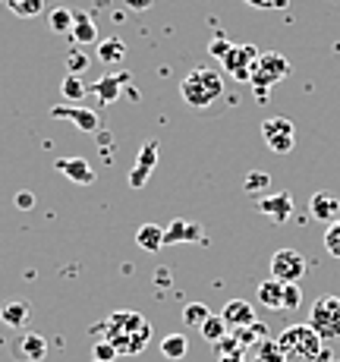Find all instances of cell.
Returning <instances> with one entry per match:
<instances>
[{
    "instance_id": "4",
    "label": "cell",
    "mask_w": 340,
    "mask_h": 362,
    "mask_svg": "<svg viewBox=\"0 0 340 362\" xmlns=\"http://www.w3.org/2000/svg\"><path fill=\"white\" fill-rule=\"evenodd\" d=\"M277 344L287 353V359H300V362H318V356L324 353V340L318 337L309 325H290L283 334H277Z\"/></svg>"
},
{
    "instance_id": "1",
    "label": "cell",
    "mask_w": 340,
    "mask_h": 362,
    "mask_svg": "<svg viewBox=\"0 0 340 362\" xmlns=\"http://www.w3.org/2000/svg\"><path fill=\"white\" fill-rule=\"evenodd\" d=\"M101 337L110 340V344L117 346V353H123V356H136V353H142L145 346H148L151 325H148V318H142L139 312L123 309V312H114V315L104 322Z\"/></svg>"
},
{
    "instance_id": "20",
    "label": "cell",
    "mask_w": 340,
    "mask_h": 362,
    "mask_svg": "<svg viewBox=\"0 0 340 362\" xmlns=\"http://www.w3.org/2000/svg\"><path fill=\"white\" fill-rule=\"evenodd\" d=\"M29 315H32V305L25 303V299L6 303L4 309H0V318H4V325H6V328H13V331H23L25 325H29Z\"/></svg>"
},
{
    "instance_id": "16",
    "label": "cell",
    "mask_w": 340,
    "mask_h": 362,
    "mask_svg": "<svg viewBox=\"0 0 340 362\" xmlns=\"http://www.w3.org/2000/svg\"><path fill=\"white\" fill-rule=\"evenodd\" d=\"M158 164V142L155 139H148V142L142 145V151H139V161H136V170L129 173V186H145V180L151 177V170H155Z\"/></svg>"
},
{
    "instance_id": "3",
    "label": "cell",
    "mask_w": 340,
    "mask_h": 362,
    "mask_svg": "<svg viewBox=\"0 0 340 362\" xmlns=\"http://www.w3.org/2000/svg\"><path fill=\"white\" fill-rule=\"evenodd\" d=\"M290 73H293V66H290V60L283 57V54H277V51L259 54V60L252 64V73H249V82H252V88H255V98L268 101V88L277 86V82H283Z\"/></svg>"
},
{
    "instance_id": "6",
    "label": "cell",
    "mask_w": 340,
    "mask_h": 362,
    "mask_svg": "<svg viewBox=\"0 0 340 362\" xmlns=\"http://www.w3.org/2000/svg\"><path fill=\"white\" fill-rule=\"evenodd\" d=\"M309 271V262L296 249H277L271 255V277L281 284H300Z\"/></svg>"
},
{
    "instance_id": "26",
    "label": "cell",
    "mask_w": 340,
    "mask_h": 362,
    "mask_svg": "<svg viewBox=\"0 0 340 362\" xmlns=\"http://www.w3.org/2000/svg\"><path fill=\"white\" fill-rule=\"evenodd\" d=\"M161 353L168 359H183L186 353H189V340H186V334H168V337L161 340Z\"/></svg>"
},
{
    "instance_id": "29",
    "label": "cell",
    "mask_w": 340,
    "mask_h": 362,
    "mask_svg": "<svg viewBox=\"0 0 340 362\" xmlns=\"http://www.w3.org/2000/svg\"><path fill=\"white\" fill-rule=\"evenodd\" d=\"M208 315H211V309H208L205 303H189L183 309V322L189 325V328H202V322H205Z\"/></svg>"
},
{
    "instance_id": "11",
    "label": "cell",
    "mask_w": 340,
    "mask_h": 362,
    "mask_svg": "<svg viewBox=\"0 0 340 362\" xmlns=\"http://www.w3.org/2000/svg\"><path fill=\"white\" fill-rule=\"evenodd\" d=\"M13 356L16 359H25V362H41L47 356V340L41 334H32V331H23L16 337V346H13Z\"/></svg>"
},
{
    "instance_id": "25",
    "label": "cell",
    "mask_w": 340,
    "mask_h": 362,
    "mask_svg": "<svg viewBox=\"0 0 340 362\" xmlns=\"http://www.w3.org/2000/svg\"><path fill=\"white\" fill-rule=\"evenodd\" d=\"M4 6L19 19H35L45 13V0H4Z\"/></svg>"
},
{
    "instance_id": "40",
    "label": "cell",
    "mask_w": 340,
    "mask_h": 362,
    "mask_svg": "<svg viewBox=\"0 0 340 362\" xmlns=\"http://www.w3.org/2000/svg\"><path fill=\"white\" fill-rule=\"evenodd\" d=\"M0 6H4V0H0Z\"/></svg>"
},
{
    "instance_id": "7",
    "label": "cell",
    "mask_w": 340,
    "mask_h": 362,
    "mask_svg": "<svg viewBox=\"0 0 340 362\" xmlns=\"http://www.w3.org/2000/svg\"><path fill=\"white\" fill-rule=\"evenodd\" d=\"M262 139L268 142V148H271L274 155H290L296 145L293 120H287V117H268V120L262 123Z\"/></svg>"
},
{
    "instance_id": "28",
    "label": "cell",
    "mask_w": 340,
    "mask_h": 362,
    "mask_svg": "<svg viewBox=\"0 0 340 362\" xmlns=\"http://www.w3.org/2000/svg\"><path fill=\"white\" fill-rule=\"evenodd\" d=\"M60 95H64L66 101H82V98H86V82H82L79 76H69L66 73V79L60 82Z\"/></svg>"
},
{
    "instance_id": "8",
    "label": "cell",
    "mask_w": 340,
    "mask_h": 362,
    "mask_svg": "<svg viewBox=\"0 0 340 362\" xmlns=\"http://www.w3.org/2000/svg\"><path fill=\"white\" fill-rule=\"evenodd\" d=\"M259 60V51L252 45H230V51L221 57V66L240 82H249V73H252V64Z\"/></svg>"
},
{
    "instance_id": "17",
    "label": "cell",
    "mask_w": 340,
    "mask_h": 362,
    "mask_svg": "<svg viewBox=\"0 0 340 362\" xmlns=\"http://www.w3.org/2000/svg\"><path fill=\"white\" fill-rule=\"evenodd\" d=\"M246 362H287V353L281 350L274 337H265L259 344L246 346Z\"/></svg>"
},
{
    "instance_id": "42",
    "label": "cell",
    "mask_w": 340,
    "mask_h": 362,
    "mask_svg": "<svg viewBox=\"0 0 340 362\" xmlns=\"http://www.w3.org/2000/svg\"><path fill=\"white\" fill-rule=\"evenodd\" d=\"M334 362H340V359H334Z\"/></svg>"
},
{
    "instance_id": "14",
    "label": "cell",
    "mask_w": 340,
    "mask_h": 362,
    "mask_svg": "<svg viewBox=\"0 0 340 362\" xmlns=\"http://www.w3.org/2000/svg\"><path fill=\"white\" fill-rule=\"evenodd\" d=\"M51 117L54 120H73L82 132H98L101 129V117L88 107H54Z\"/></svg>"
},
{
    "instance_id": "30",
    "label": "cell",
    "mask_w": 340,
    "mask_h": 362,
    "mask_svg": "<svg viewBox=\"0 0 340 362\" xmlns=\"http://www.w3.org/2000/svg\"><path fill=\"white\" fill-rule=\"evenodd\" d=\"M268 186H271V177H268V173H262V170H255V173H249V177H246L242 189H246L249 196H259L262 199V192H268Z\"/></svg>"
},
{
    "instance_id": "13",
    "label": "cell",
    "mask_w": 340,
    "mask_h": 362,
    "mask_svg": "<svg viewBox=\"0 0 340 362\" xmlns=\"http://www.w3.org/2000/svg\"><path fill=\"white\" fill-rule=\"evenodd\" d=\"M309 214L315 221H322V224H334V221H340V199L334 196V192H315L309 202Z\"/></svg>"
},
{
    "instance_id": "2",
    "label": "cell",
    "mask_w": 340,
    "mask_h": 362,
    "mask_svg": "<svg viewBox=\"0 0 340 362\" xmlns=\"http://www.w3.org/2000/svg\"><path fill=\"white\" fill-rule=\"evenodd\" d=\"M180 95L189 107L202 110V107H211L214 101L224 95V79H221L218 69H208V66H199L180 82Z\"/></svg>"
},
{
    "instance_id": "39",
    "label": "cell",
    "mask_w": 340,
    "mask_h": 362,
    "mask_svg": "<svg viewBox=\"0 0 340 362\" xmlns=\"http://www.w3.org/2000/svg\"><path fill=\"white\" fill-rule=\"evenodd\" d=\"M155 281H158V284H161V287H168V284H170L168 271H164V268H161V271H158V277H155Z\"/></svg>"
},
{
    "instance_id": "37",
    "label": "cell",
    "mask_w": 340,
    "mask_h": 362,
    "mask_svg": "<svg viewBox=\"0 0 340 362\" xmlns=\"http://www.w3.org/2000/svg\"><path fill=\"white\" fill-rule=\"evenodd\" d=\"M35 205V196L29 189H23V192H16V208H32Z\"/></svg>"
},
{
    "instance_id": "5",
    "label": "cell",
    "mask_w": 340,
    "mask_h": 362,
    "mask_svg": "<svg viewBox=\"0 0 340 362\" xmlns=\"http://www.w3.org/2000/svg\"><path fill=\"white\" fill-rule=\"evenodd\" d=\"M309 328L331 344V340H340V296L334 293H324L312 303V312H309Z\"/></svg>"
},
{
    "instance_id": "24",
    "label": "cell",
    "mask_w": 340,
    "mask_h": 362,
    "mask_svg": "<svg viewBox=\"0 0 340 362\" xmlns=\"http://www.w3.org/2000/svg\"><path fill=\"white\" fill-rule=\"evenodd\" d=\"M73 10H66V6H54V10H47V29L54 35H69L73 32Z\"/></svg>"
},
{
    "instance_id": "21",
    "label": "cell",
    "mask_w": 340,
    "mask_h": 362,
    "mask_svg": "<svg viewBox=\"0 0 340 362\" xmlns=\"http://www.w3.org/2000/svg\"><path fill=\"white\" fill-rule=\"evenodd\" d=\"M255 296H259V303L265 305V309H283V284L274 281V277H268V281L259 284V290H255Z\"/></svg>"
},
{
    "instance_id": "27",
    "label": "cell",
    "mask_w": 340,
    "mask_h": 362,
    "mask_svg": "<svg viewBox=\"0 0 340 362\" xmlns=\"http://www.w3.org/2000/svg\"><path fill=\"white\" fill-rule=\"evenodd\" d=\"M199 331H202V337L208 340V344H218V340H224L227 334H230V331H227V325H224V318H221V315H208Z\"/></svg>"
},
{
    "instance_id": "9",
    "label": "cell",
    "mask_w": 340,
    "mask_h": 362,
    "mask_svg": "<svg viewBox=\"0 0 340 362\" xmlns=\"http://www.w3.org/2000/svg\"><path fill=\"white\" fill-rule=\"evenodd\" d=\"M255 208H259L268 221H274V224H287V221L293 218V196H290V192H268V196H262L255 202Z\"/></svg>"
},
{
    "instance_id": "34",
    "label": "cell",
    "mask_w": 340,
    "mask_h": 362,
    "mask_svg": "<svg viewBox=\"0 0 340 362\" xmlns=\"http://www.w3.org/2000/svg\"><path fill=\"white\" fill-rule=\"evenodd\" d=\"M66 69H69V76H79V73H86L88 69V57L82 51H76V54H69L66 57Z\"/></svg>"
},
{
    "instance_id": "36",
    "label": "cell",
    "mask_w": 340,
    "mask_h": 362,
    "mask_svg": "<svg viewBox=\"0 0 340 362\" xmlns=\"http://www.w3.org/2000/svg\"><path fill=\"white\" fill-rule=\"evenodd\" d=\"M230 45H233V41H227V38H214V41H211V54L221 60L227 51H230Z\"/></svg>"
},
{
    "instance_id": "18",
    "label": "cell",
    "mask_w": 340,
    "mask_h": 362,
    "mask_svg": "<svg viewBox=\"0 0 340 362\" xmlns=\"http://www.w3.org/2000/svg\"><path fill=\"white\" fill-rule=\"evenodd\" d=\"M73 32H69V38H73V45L86 47V45H98V25L92 23V19L86 16V13L73 10Z\"/></svg>"
},
{
    "instance_id": "31",
    "label": "cell",
    "mask_w": 340,
    "mask_h": 362,
    "mask_svg": "<svg viewBox=\"0 0 340 362\" xmlns=\"http://www.w3.org/2000/svg\"><path fill=\"white\" fill-rule=\"evenodd\" d=\"M117 356H120V353H117V346L110 344V340H95L92 344V359H98V362H114Z\"/></svg>"
},
{
    "instance_id": "22",
    "label": "cell",
    "mask_w": 340,
    "mask_h": 362,
    "mask_svg": "<svg viewBox=\"0 0 340 362\" xmlns=\"http://www.w3.org/2000/svg\"><path fill=\"white\" fill-rule=\"evenodd\" d=\"M136 246L145 252H158L164 246V227L161 224H142L136 233Z\"/></svg>"
},
{
    "instance_id": "33",
    "label": "cell",
    "mask_w": 340,
    "mask_h": 362,
    "mask_svg": "<svg viewBox=\"0 0 340 362\" xmlns=\"http://www.w3.org/2000/svg\"><path fill=\"white\" fill-rule=\"evenodd\" d=\"M303 305V290L300 284H283V309H300Z\"/></svg>"
},
{
    "instance_id": "12",
    "label": "cell",
    "mask_w": 340,
    "mask_h": 362,
    "mask_svg": "<svg viewBox=\"0 0 340 362\" xmlns=\"http://www.w3.org/2000/svg\"><path fill=\"white\" fill-rule=\"evenodd\" d=\"M57 170L64 173L66 180H73V183L79 186H92L95 180H98V173H95V167L86 161V158H57Z\"/></svg>"
},
{
    "instance_id": "15",
    "label": "cell",
    "mask_w": 340,
    "mask_h": 362,
    "mask_svg": "<svg viewBox=\"0 0 340 362\" xmlns=\"http://www.w3.org/2000/svg\"><path fill=\"white\" fill-rule=\"evenodd\" d=\"M205 233L199 224L186 218H177L170 227H164V246H177V243H202Z\"/></svg>"
},
{
    "instance_id": "10",
    "label": "cell",
    "mask_w": 340,
    "mask_h": 362,
    "mask_svg": "<svg viewBox=\"0 0 340 362\" xmlns=\"http://www.w3.org/2000/svg\"><path fill=\"white\" fill-rule=\"evenodd\" d=\"M221 318H224V325H227V331L230 334L259 322V318H255V309L246 303V299H230V303L224 305V312H221Z\"/></svg>"
},
{
    "instance_id": "23",
    "label": "cell",
    "mask_w": 340,
    "mask_h": 362,
    "mask_svg": "<svg viewBox=\"0 0 340 362\" xmlns=\"http://www.w3.org/2000/svg\"><path fill=\"white\" fill-rule=\"evenodd\" d=\"M123 57H127V45H123L120 38H104V41H98V60H101L104 66L123 64Z\"/></svg>"
},
{
    "instance_id": "38",
    "label": "cell",
    "mask_w": 340,
    "mask_h": 362,
    "mask_svg": "<svg viewBox=\"0 0 340 362\" xmlns=\"http://www.w3.org/2000/svg\"><path fill=\"white\" fill-rule=\"evenodd\" d=\"M127 4H129V10H148L155 0H127Z\"/></svg>"
},
{
    "instance_id": "19",
    "label": "cell",
    "mask_w": 340,
    "mask_h": 362,
    "mask_svg": "<svg viewBox=\"0 0 340 362\" xmlns=\"http://www.w3.org/2000/svg\"><path fill=\"white\" fill-rule=\"evenodd\" d=\"M127 79H129L127 73H107V76H101V79L95 82V95H98L104 104H114L123 95V82H127Z\"/></svg>"
},
{
    "instance_id": "41",
    "label": "cell",
    "mask_w": 340,
    "mask_h": 362,
    "mask_svg": "<svg viewBox=\"0 0 340 362\" xmlns=\"http://www.w3.org/2000/svg\"><path fill=\"white\" fill-rule=\"evenodd\" d=\"M92 362H98V359H92Z\"/></svg>"
},
{
    "instance_id": "32",
    "label": "cell",
    "mask_w": 340,
    "mask_h": 362,
    "mask_svg": "<svg viewBox=\"0 0 340 362\" xmlns=\"http://www.w3.org/2000/svg\"><path fill=\"white\" fill-rule=\"evenodd\" d=\"M324 249H328L334 259H340V221L328 224V230H324Z\"/></svg>"
},
{
    "instance_id": "35",
    "label": "cell",
    "mask_w": 340,
    "mask_h": 362,
    "mask_svg": "<svg viewBox=\"0 0 340 362\" xmlns=\"http://www.w3.org/2000/svg\"><path fill=\"white\" fill-rule=\"evenodd\" d=\"M242 4H249V6H262V10H283V6H287L290 0H242Z\"/></svg>"
}]
</instances>
